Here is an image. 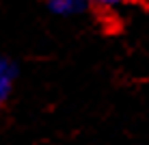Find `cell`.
I'll return each mask as SVG.
<instances>
[{"instance_id":"cell-3","label":"cell","mask_w":149,"mask_h":145,"mask_svg":"<svg viewBox=\"0 0 149 145\" xmlns=\"http://www.w3.org/2000/svg\"><path fill=\"white\" fill-rule=\"evenodd\" d=\"M100 4H104V7H115V4H121L125 2V0H97Z\"/></svg>"},{"instance_id":"cell-2","label":"cell","mask_w":149,"mask_h":145,"mask_svg":"<svg viewBox=\"0 0 149 145\" xmlns=\"http://www.w3.org/2000/svg\"><path fill=\"white\" fill-rule=\"evenodd\" d=\"M86 7H89V0H48V9L56 15H63V18L78 15L86 11Z\"/></svg>"},{"instance_id":"cell-1","label":"cell","mask_w":149,"mask_h":145,"mask_svg":"<svg viewBox=\"0 0 149 145\" xmlns=\"http://www.w3.org/2000/svg\"><path fill=\"white\" fill-rule=\"evenodd\" d=\"M15 80H17V67H15V63L11 59L0 56V104H4L11 97Z\"/></svg>"}]
</instances>
